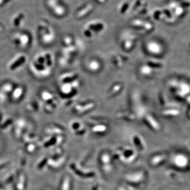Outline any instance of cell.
<instances>
[{"label": "cell", "mask_w": 190, "mask_h": 190, "mask_svg": "<svg viewBox=\"0 0 190 190\" xmlns=\"http://www.w3.org/2000/svg\"><path fill=\"white\" fill-rule=\"evenodd\" d=\"M86 28L89 29V30L98 32L104 29L105 25L104 23L101 22L93 21L90 23H88Z\"/></svg>", "instance_id": "1"}, {"label": "cell", "mask_w": 190, "mask_h": 190, "mask_svg": "<svg viewBox=\"0 0 190 190\" xmlns=\"http://www.w3.org/2000/svg\"><path fill=\"white\" fill-rule=\"evenodd\" d=\"M93 8L94 7L93 5L89 4L87 5L86 7L83 8V9L81 10L78 12V13L77 14V16L80 18H83L84 16H85L87 14H89L93 10Z\"/></svg>", "instance_id": "2"}, {"label": "cell", "mask_w": 190, "mask_h": 190, "mask_svg": "<svg viewBox=\"0 0 190 190\" xmlns=\"http://www.w3.org/2000/svg\"><path fill=\"white\" fill-rule=\"evenodd\" d=\"M133 141L134 143L135 146L138 147L140 150H143L145 148L144 146V143L142 141L141 137H139L137 135H135L133 137Z\"/></svg>", "instance_id": "3"}, {"label": "cell", "mask_w": 190, "mask_h": 190, "mask_svg": "<svg viewBox=\"0 0 190 190\" xmlns=\"http://www.w3.org/2000/svg\"><path fill=\"white\" fill-rule=\"evenodd\" d=\"M25 61H26V58L24 56H21L18 59V60H16L14 63H13L11 65L10 69L11 70L15 69L18 67L22 65L23 63L25 62Z\"/></svg>", "instance_id": "4"}, {"label": "cell", "mask_w": 190, "mask_h": 190, "mask_svg": "<svg viewBox=\"0 0 190 190\" xmlns=\"http://www.w3.org/2000/svg\"><path fill=\"white\" fill-rule=\"evenodd\" d=\"M106 126L104 125L97 126L93 129V131L96 133L105 132V131H106Z\"/></svg>", "instance_id": "5"}, {"label": "cell", "mask_w": 190, "mask_h": 190, "mask_svg": "<svg viewBox=\"0 0 190 190\" xmlns=\"http://www.w3.org/2000/svg\"><path fill=\"white\" fill-rule=\"evenodd\" d=\"M89 67L91 70H92L93 71H96L99 68V63L97 62L96 61H92L90 63Z\"/></svg>", "instance_id": "6"}, {"label": "cell", "mask_w": 190, "mask_h": 190, "mask_svg": "<svg viewBox=\"0 0 190 190\" xmlns=\"http://www.w3.org/2000/svg\"><path fill=\"white\" fill-rule=\"evenodd\" d=\"M144 22L141 21L140 20H135L134 21H132V25L133 26H134L135 27H138V28H143L144 26Z\"/></svg>", "instance_id": "7"}, {"label": "cell", "mask_w": 190, "mask_h": 190, "mask_svg": "<svg viewBox=\"0 0 190 190\" xmlns=\"http://www.w3.org/2000/svg\"><path fill=\"white\" fill-rule=\"evenodd\" d=\"M128 7V3L125 2L123 3V4L120 7V9H119L120 13H122V14L124 13L126 11V10H127Z\"/></svg>", "instance_id": "8"}, {"label": "cell", "mask_w": 190, "mask_h": 190, "mask_svg": "<svg viewBox=\"0 0 190 190\" xmlns=\"http://www.w3.org/2000/svg\"><path fill=\"white\" fill-rule=\"evenodd\" d=\"M121 85H117V86H115L114 88L112 89V91H111L110 93L109 94V96H114V95L116 94V93L119 92V91L121 90Z\"/></svg>", "instance_id": "9"}, {"label": "cell", "mask_w": 190, "mask_h": 190, "mask_svg": "<svg viewBox=\"0 0 190 190\" xmlns=\"http://www.w3.org/2000/svg\"><path fill=\"white\" fill-rule=\"evenodd\" d=\"M22 94V88H17L16 89V91H14V94H13V97L14 98L17 99L18 98H20V97L21 96V95Z\"/></svg>", "instance_id": "10"}, {"label": "cell", "mask_w": 190, "mask_h": 190, "mask_svg": "<svg viewBox=\"0 0 190 190\" xmlns=\"http://www.w3.org/2000/svg\"><path fill=\"white\" fill-rule=\"evenodd\" d=\"M133 42L132 40H127L125 42L124 47L125 49L129 50V49H131V48L133 46Z\"/></svg>", "instance_id": "11"}, {"label": "cell", "mask_w": 190, "mask_h": 190, "mask_svg": "<svg viewBox=\"0 0 190 190\" xmlns=\"http://www.w3.org/2000/svg\"><path fill=\"white\" fill-rule=\"evenodd\" d=\"M141 71L143 74H145V75H148V74H150L151 73V69L148 67V66L142 67Z\"/></svg>", "instance_id": "12"}, {"label": "cell", "mask_w": 190, "mask_h": 190, "mask_svg": "<svg viewBox=\"0 0 190 190\" xmlns=\"http://www.w3.org/2000/svg\"><path fill=\"white\" fill-rule=\"evenodd\" d=\"M71 87H72V86H70L69 85H68V84L65 85V86H63V92L66 93H69L70 91H71Z\"/></svg>", "instance_id": "13"}, {"label": "cell", "mask_w": 190, "mask_h": 190, "mask_svg": "<svg viewBox=\"0 0 190 190\" xmlns=\"http://www.w3.org/2000/svg\"><path fill=\"white\" fill-rule=\"evenodd\" d=\"M84 35L87 37L91 38L93 37V34L91 32V30H89L88 29L86 28L85 30H84Z\"/></svg>", "instance_id": "14"}, {"label": "cell", "mask_w": 190, "mask_h": 190, "mask_svg": "<svg viewBox=\"0 0 190 190\" xmlns=\"http://www.w3.org/2000/svg\"><path fill=\"white\" fill-rule=\"evenodd\" d=\"M143 28L147 31L151 30L152 29V25L148 22H144Z\"/></svg>", "instance_id": "15"}, {"label": "cell", "mask_w": 190, "mask_h": 190, "mask_svg": "<svg viewBox=\"0 0 190 190\" xmlns=\"http://www.w3.org/2000/svg\"><path fill=\"white\" fill-rule=\"evenodd\" d=\"M71 127H72L73 130H78V129H79V128L81 127V124L78 122H74L72 124Z\"/></svg>", "instance_id": "16"}, {"label": "cell", "mask_w": 190, "mask_h": 190, "mask_svg": "<svg viewBox=\"0 0 190 190\" xmlns=\"http://www.w3.org/2000/svg\"><path fill=\"white\" fill-rule=\"evenodd\" d=\"M46 162H47V159L46 158V159H44V160L42 161V162L40 164L39 166V168L41 169V168H42V167H43L45 164L46 163Z\"/></svg>", "instance_id": "17"}, {"label": "cell", "mask_w": 190, "mask_h": 190, "mask_svg": "<svg viewBox=\"0 0 190 190\" xmlns=\"http://www.w3.org/2000/svg\"><path fill=\"white\" fill-rule=\"evenodd\" d=\"M56 141V139H51L50 141H49V143H48L47 144H46V146H49L50 145H52V143H54V142Z\"/></svg>", "instance_id": "18"}, {"label": "cell", "mask_w": 190, "mask_h": 190, "mask_svg": "<svg viewBox=\"0 0 190 190\" xmlns=\"http://www.w3.org/2000/svg\"><path fill=\"white\" fill-rule=\"evenodd\" d=\"M69 181L68 180L66 181V186H69ZM68 188H69L68 186H66V190H68Z\"/></svg>", "instance_id": "19"}, {"label": "cell", "mask_w": 190, "mask_h": 190, "mask_svg": "<svg viewBox=\"0 0 190 190\" xmlns=\"http://www.w3.org/2000/svg\"><path fill=\"white\" fill-rule=\"evenodd\" d=\"M98 1V2L100 3H105L106 2V0H96Z\"/></svg>", "instance_id": "20"}]
</instances>
